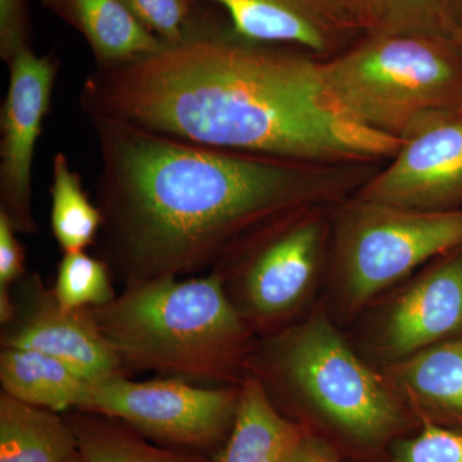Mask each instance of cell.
<instances>
[{
  "mask_svg": "<svg viewBox=\"0 0 462 462\" xmlns=\"http://www.w3.org/2000/svg\"><path fill=\"white\" fill-rule=\"evenodd\" d=\"M98 141L102 260L125 284L216 266L294 212L337 205L376 165H315L197 144L111 118Z\"/></svg>",
  "mask_w": 462,
  "mask_h": 462,
  "instance_id": "obj_1",
  "label": "cell"
},
{
  "mask_svg": "<svg viewBox=\"0 0 462 462\" xmlns=\"http://www.w3.org/2000/svg\"><path fill=\"white\" fill-rule=\"evenodd\" d=\"M79 102L89 120L111 118L208 147L315 165H373L391 160L402 143L339 108L319 58L245 41L214 16L180 44L96 67Z\"/></svg>",
  "mask_w": 462,
  "mask_h": 462,
  "instance_id": "obj_2",
  "label": "cell"
},
{
  "mask_svg": "<svg viewBox=\"0 0 462 462\" xmlns=\"http://www.w3.org/2000/svg\"><path fill=\"white\" fill-rule=\"evenodd\" d=\"M91 311L125 369L229 383L251 366L254 329L231 302L217 270L205 278L126 285Z\"/></svg>",
  "mask_w": 462,
  "mask_h": 462,
  "instance_id": "obj_3",
  "label": "cell"
},
{
  "mask_svg": "<svg viewBox=\"0 0 462 462\" xmlns=\"http://www.w3.org/2000/svg\"><path fill=\"white\" fill-rule=\"evenodd\" d=\"M325 87L351 120L402 142L436 114L462 106V57L451 36L366 32L320 60Z\"/></svg>",
  "mask_w": 462,
  "mask_h": 462,
  "instance_id": "obj_4",
  "label": "cell"
},
{
  "mask_svg": "<svg viewBox=\"0 0 462 462\" xmlns=\"http://www.w3.org/2000/svg\"><path fill=\"white\" fill-rule=\"evenodd\" d=\"M264 369L356 442L378 446L402 425V410L384 380L324 316L273 340Z\"/></svg>",
  "mask_w": 462,
  "mask_h": 462,
  "instance_id": "obj_5",
  "label": "cell"
},
{
  "mask_svg": "<svg viewBox=\"0 0 462 462\" xmlns=\"http://www.w3.org/2000/svg\"><path fill=\"white\" fill-rule=\"evenodd\" d=\"M462 247V208L416 211L365 202L342 203L336 258L349 310L369 303L416 267Z\"/></svg>",
  "mask_w": 462,
  "mask_h": 462,
  "instance_id": "obj_6",
  "label": "cell"
},
{
  "mask_svg": "<svg viewBox=\"0 0 462 462\" xmlns=\"http://www.w3.org/2000/svg\"><path fill=\"white\" fill-rule=\"evenodd\" d=\"M325 225L322 207L300 209L252 234L216 264L252 329L284 320L303 302L320 266Z\"/></svg>",
  "mask_w": 462,
  "mask_h": 462,
  "instance_id": "obj_7",
  "label": "cell"
},
{
  "mask_svg": "<svg viewBox=\"0 0 462 462\" xmlns=\"http://www.w3.org/2000/svg\"><path fill=\"white\" fill-rule=\"evenodd\" d=\"M238 387L209 388L178 378L133 382L125 375L91 385L80 411L124 422L142 436L202 452L229 436Z\"/></svg>",
  "mask_w": 462,
  "mask_h": 462,
  "instance_id": "obj_8",
  "label": "cell"
},
{
  "mask_svg": "<svg viewBox=\"0 0 462 462\" xmlns=\"http://www.w3.org/2000/svg\"><path fill=\"white\" fill-rule=\"evenodd\" d=\"M356 199L416 211L462 208V109L431 116L403 139Z\"/></svg>",
  "mask_w": 462,
  "mask_h": 462,
  "instance_id": "obj_9",
  "label": "cell"
},
{
  "mask_svg": "<svg viewBox=\"0 0 462 462\" xmlns=\"http://www.w3.org/2000/svg\"><path fill=\"white\" fill-rule=\"evenodd\" d=\"M8 69V89L0 109V211L18 233L35 234L32 163L51 111L60 60L27 48L12 58Z\"/></svg>",
  "mask_w": 462,
  "mask_h": 462,
  "instance_id": "obj_10",
  "label": "cell"
},
{
  "mask_svg": "<svg viewBox=\"0 0 462 462\" xmlns=\"http://www.w3.org/2000/svg\"><path fill=\"white\" fill-rule=\"evenodd\" d=\"M23 298V307L17 306L14 320L5 325L2 348L51 356L91 384L124 375L123 363L99 330L91 309H62L38 276H32Z\"/></svg>",
  "mask_w": 462,
  "mask_h": 462,
  "instance_id": "obj_11",
  "label": "cell"
},
{
  "mask_svg": "<svg viewBox=\"0 0 462 462\" xmlns=\"http://www.w3.org/2000/svg\"><path fill=\"white\" fill-rule=\"evenodd\" d=\"M214 3L234 33L254 42L287 45L319 60L342 53L366 32L342 0H197Z\"/></svg>",
  "mask_w": 462,
  "mask_h": 462,
  "instance_id": "obj_12",
  "label": "cell"
},
{
  "mask_svg": "<svg viewBox=\"0 0 462 462\" xmlns=\"http://www.w3.org/2000/svg\"><path fill=\"white\" fill-rule=\"evenodd\" d=\"M462 331V247L402 291L383 328L385 352L403 358L456 338Z\"/></svg>",
  "mask_w": 462,
  "mask_h": 462,
  "instance_id": "obj_13",
  "label": "cell"
},
{
  "mask_svg": "<svg viewBox=\"0 0 462 462\" xmlns=\"http://www.w3.org/2000/svg\"><path fill=\"white\" fill-rule=\"evenodd\" d=\"M42 7L83 35L97 67H115L165 48L123 0H42Z\"/></svg>",
  "mask_w": 462,
  "mask_h": 462,
  "instance_id": "obj_14",
  "label": "cell"
},
{
  "mask_svg": "<svg viewBox=\"0 0 462 462\" xmlns=\"http://www.w3.org/2000/svg\"><path fill=\"white\" fill-rule=\"evenodd\" d=\"M305 436L276 410L263 380L245 375L233 427L214 462H288Z\"/></svg>",
  "mask_w": 462,
  "mask_h": 462,
  "instance_id": "obj_15",
  "label": "cell"
},
{
  "mask_svg": "<svg viewBox=\"0 0 462 462\" xmlns=\"http://www.w3.org/2000/svg\"><path fill=\"white\" fill-rule=\"evenodd\" d=\"M0 383L9 396L56 412L80 410L93 385L62 361L21 348H2Z\"/></svg>",
  "mask_w": 462,
  "mask_h": 462,
  "instance_id": "obj_16",
  "label": "cell"
},
{
  "mask_svg": "<svg viewBox=\"0 0 462 462\" xmlns=\"http://www.w3.org/2000/svg\"><path fill=\"white\" fill-rule=\"evenodd\" d=\"M66 416L0 394V462H65L78 454Z\"/></svg>",
  "mask_w": 462,
  "mask_h": 462,
  "instance_id": "obj_17",
  "label": "cell"
},
{
  "mask_svg": "<svg viewBox=\"0 0 462 462\" xmlns=\"http://www.w3.org/2000/svg\"><path fill=\"white\" fill-rule=\"evenodd\" d=\"M394 373L410 396L428 409L462 422V337L403 358Z\"/></svg>",
  "mask_w": 462,
  "mask_h": 462,
  "instance_id": "obj_18",
  "label": "cell"
},
{
  "mask_svg": "<svg viewBox=\"0 0 462 462\" xmlns=\"http://www.w3.org/2000/svg\"><path fill=\"white\" fill-rule=\"evenodd\" d=\"M85 462H208L199 452L151 445L124 422L80 411L66 416Z\"/></svg>",
  "mask_w": 462,
  "mask_h": 462,
  "instance_id": "obj_19",
  "label": "cell"
},
{
  "mask_svg": "<svg viewBox=\"0 0 462 462\" xmlns=\"http://www.w3.org/2000/svg\"><path fill=\"white\" fill-rule=\"evenodd\" d=\"M51 227L63 254L85 251L98 238L103 217L84 190L83 179L57 152L51 161Z\"/></svg>",
  "mask_w": 462,
  "mask_h": 462,
  "instance_id": "obj_20",
  "label": "cell"
},
{
  "mask_svg": "<svg viewBox=\"0 0 462 462\" xmlns=\"http://www.w3.org/2000/svg\"><path fill=\"white\" fill-rule=\"evenodd\" d=\"M53 291L58 305L65 310L94 309L115 300L111 267L102 258L85 251L65 254L60 264Z\"/></svg>",
  "mask_w": 462,
  "mask_h": 462,
  "instance_id": "obj_21",
  "label": "cell"
},
{
  "mask_svg": "<svg viewBox=\"0 0 462 462\" xmlns=\"http://www.w3.org/2000/svg\"><path fill=\"white\" fill-rule=\"evenodd\" d=\"M149 32L165 45H176L199 32L209 14H199L197 0H123Z\"/></svg>",
  "mask_w": 462,
  "mask_h": 462,
  "instance_id": "obj_22",
  "label": "cell"
},
{
  "mask_svg": "<svg viewBox=\"0 0 462 462\" xmlns=\"http://www.w3.org/2000/svg\"><path fill=\"white\" fill-rule=\"evenodd\" d=\"M378 26L392 33L454 35L455 23L439 0H374Z\"/></svg>",
  "mask_w": 462,
  "mask_h": 462,
  "instance_id": "obj_23",
  "label": "cell"
},
{
  "mask_svg": "<svg viewBox=\"0 0 462 462\" xmlns=\"http://www.w3.org/2000/svg\"><path fill=\"white\" fill-rule=\"evenodd\" d=\"M388 462H462V430L428 420L418 436L394 446Z\"/></svg>",
  "mask_w": 462,
  "mask_h": 462,
  "instance_id": "obj_24",
  "label": "cell"
},
{
  "mask_svg": "<svg viewBox=\"0 0 462 462\" xmlns=\"http://www.w3.org/2000/svg\"><path fill=\"white\" fill-rule=\"evenodd\" d=\"M32 47V23L27 0H0V58H12Z\"/></svg>",
  "mask_w": 462,
  "mask_h": 462,
  "instance_id": "obj_25",
  "label": "cell"
},
{
  "mask_svg": "<svg viewBox=\"0 0 462 462\" xmlns=\"http://www.w3.org/2000/svg\"><path fill=\"white\" fill-rule=\"evenodd\" d=\"M17 233L8 216L0 211V300L12 298V285L25 275V249Z\"/></svg>",
  "mask_w": 462,
  "mask_h": 462,
  "instance_id": "obj_26",
  "label": "cell"
},
{
  "mask_svg": "<svg viewBox=\"0 0 462 462\" xmlns=\"http://www.w3.org/2000/svg\"><path fill=\"white\" fill-rule=\"evenodd\" d=\"M288 462H338V460L329 447L306 434Z\"/></svg>",
  "mask_w": 462,
  "mask_h": 462,
  "instance_id": "obj_27",
  "label": "cell"
},
{
  "mask_svg": "<svg viewBox=\"0 0 462 462\" xmlns=\"http://www.w3.org/2000/svg\"><path fill=\"white\" fill-rule=\"evenodd\" d=\"M351 9L352 14L360 20L366 32H373L378 26L374 0H342Z\"/></svg>",
  "mask_w": 462,
  "mask_h": 462,
  "instance_id": "obj_28",
  "label": "cell"
},
{
  "mask_svg": "<svg viewBox=\"0 0 462 462\" xmlns=\"http://www.w3.org/2000/svg\"><path fill=\"white\" fill-rule=\"evenodd\" d=\"M439 2L456 25L462 17V0H439Z\"/></svg>",
  "mask_w": 462,
  "mask_h": 462,
  "instance_id": "obj_29",
  "label": "cell"
},
{
  "mask_svg": "<svg viewBox=\"0 0 462 462\" xmlns=\"http://www.w3.org/2000/svg\"><path fill=\"white\" fill-rule=\"evenodd\" d=\"M452 38H454L456 45H457L458 51H460V54L462 57V17L460 18V20H458V23H456V27L454 30V35H452ZM461 109H462V106H461Z\"/></svg>",
  "mask_w": 462,
  "mask_h": 462,
  "instance_id": "obj_30",
  "label": "cell"
},
{
  "mask_svg": "<svg viewBox=\"0 0 462 462\" xmlns=\"http://www.w3.org/2000/svg\"><path fill=\"white\" fill-rule=\"evenodd\" d=\"M65 462H85L84 461V458L81 457V455L79 454H76L74 456H72V457H69V460H66Z\"/></svg>",
  "mask_w": 462,
  "mask_h": 462,
  "instance_id": "obj_31",
  "label": "cell"
}]
</instances>
